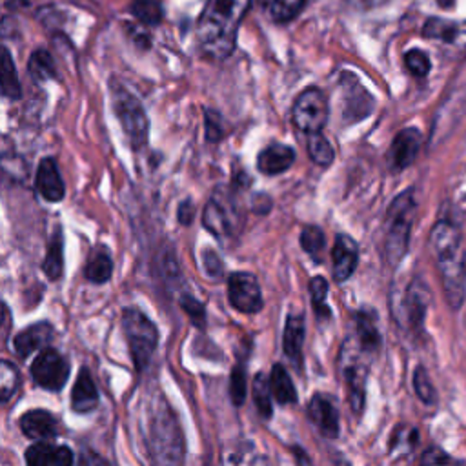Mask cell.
<instances>
[{"mask_svg":"<svg viewBox=\"0 0 466 466\" xmlns=\"http://www.w3.org/2000/svg\"><path fill=\"white\" fill-rule=\"evenodd\" d=\"M251 0H208L197 22L200 51L213 60L228 58L237 44L238 25Z\"/></svg>","mask_w":466,"mask_h":466,"instance_id":"obj_1","label":"cell"},{"mask_svg":"<svg viewBox=\"0 0 466 466\" xmlns=\"http://www.w3.org/2000/svg\"><path fill=\"white\" fill-rule=\"evenodd\" d=\"M430 246L444 297L451 309H459L466 297V249L459 228L446 218L439 220L430 233Z\"/></svg>","mask_w":466,"mask_h":466,"instance_id":"obj_2","label":"cell"},{"mask_svg":"<svg viewBox=\"0 0 466 466\" xmlns=\"http://www.w3.org/2000/svg\"><path fill=\"white\" fill-rule=\"evenodd\" d=\"M415 208L417 204L411 189L397 195L388 208L384 220V258L390 266H397L408 251Z\"/></svg>","mask_w":466,"mask_h":466,"instance_id":"obj_3","label":"cell"},{"mask_svg":"<svg viewBox=\"0 0 466 466\" xmlns=\"http://www.w3.org/2000/svg\"><path fill=\"white\" fill-rule=\"evenodd\" d=\"M149 448L160 466H182L184 462V435L167 404L155 410L149 424Z\"/></svg>","mask_w":466,"mask_h":466,"instance_id":"obj_4","label":"cell"},{"mask_svg":"<svg viewBox=\"0 0 466 466\" xmlns=\"http://www.w3.org/2000/svg\"><path fill=\"white\" fill-rule=\"evenodd\" d=\"M122 328L129 346L131 359L137 370H144L158 342V333L155 324L137 308H126L122 311Z\"/></svg>","mask_w":466,"mask_h":466,"instance_id":"obj_5","label":"cell"},{"mask_svg":"<svg viewBox=\"0 0 466 466\" xmlns=\"http://www.w3.org/2000/svg\"><path fill=\"white\" fill-rule=\"evenodd\" d=\"M111 100L115 115L120 120V126L129 138V144L135 149L142 147L147 142L149 122L140 100L115 80L111 82Z\"/></svg>","mask_w":466,"mask_h":466,"instance_id":"obj_6","label":"cell"},{"mask_svg":"<svg viewBox=\"0 0 466 466\" xmlns=\"http://www.w3.org/2000/svg\"><path fill=\"white\" fill-rule=\"evenodd\" d=\"M328 113L329 109L326 95L319 87H306L293 104L291 118L300 131L311 135L322 131L328 120Z\"/></svg>","mask_w":466,"mask_h":466,"instance_id":"obj_7","label":"cell"},{"mask_svg":"<svg viewBox=\"0 0 466 466\" xmlns=\"http://www.w3.org/2000/svg\"><path fill=\"white\" fill-rule=\"evenodd\" d=\"M204 228L220 240L235 237L242 224V217L235 202L228 195H215L204 208L202 215Z\"/></svg>","mask_w":466,"mask_h":466,"instance_id":"obj_8","label":"cell"},{"mask_svg":"<svg viewBox=\"0 0 466 466\" xmlns=\"http://www.w3.org/2000/svg\"><path fill=\"white\" fill-rule=\"evenodd\" d=\"M31 375L35 382L49 391H58L64 388L69 377L67 360L55 350H42L31 364Z\"/></svg>","mask_w":466,"mask_h":466,"instance_id":"obj_9","label":"cell"},{"mask_svg":"<svg viewBox=\"0 0 466 466\" xmlns=\"http://www.w3.org/2000/svg\"><path fill=\"white\" fill-rule=\"evenodd\" d=\"M229 304L242 313H257L262 308V293L251 273L237 271L228 279Z\"/></svg>","mask_w":466,"mask_h":466,"instance_id":"obj_10","label":"cell"},{"mask_svg":"<svg viewBox=\"0 0 466 466\" xmlns=\"http://www.w3.org/2000/svg\"><path fill=\"white\" fill-rule=\"evenodd\" d=\"M340 86H342V115L346 122H357L368 116L373 111L375 100L373 96L360 86L357 76L351 73L340 75Z\"/></svg>","mask_w":466,"mask_h":466,"instance_id":"obj_11","label":"cell"},{"mask_svg":"<svg viewBox=\"0 0 466 466\" xmlns=\"http://www.w3.org/2000/svg\"><path fill=\"white\" fill-rule=\"evenodd\" d=\"M340 368L348 384V400L351 404V408L360 413L362 406H364V390H366V368L364 362L360 360V357L357 355V351H353V348H348V344L342 346L340 350Z\"/></svg>","mask_w":466,"mask_h":466,"instance_id":"obj_12","label":"cell"},{"mask_svg":"<svg viewBox=\"0 0 466 466\" xmlns=\"http://www.w3.org/2000/svg\"><path fill=\"white\" fill-rule=\"evenodd\" d=\"M420 142H422V137H420L419 129L406 127V129L399 131L393 137L391 146L388 149L390 167L393 171H400V169L408 167L417 158V153L420 149Z\"/></svg>","mask_w":466,"mask_h":466,"instance_id":"obj_13","label":"cell"},{"mask_svg":"<svg viewBox=\"0 0 466 466\" xmlns=\"http://www.w3.org/2000/svg\"><path fill=\"white\" fill-rule=\"evenodd\" d=\"M331 258H333V279L337 282L348 280L359 262V248L357 242L350 235H337L335 244L331 249Z\"/></svg>","mask_w":466,"mask_h":466,"instance_id":"obj_14","label":"cell"},{"mask_svg":"<svg viewBox=\"0 0 466 466\" xmlns=\"http://www.w3.org/2000/svg\"><path fill=\"white\" fill-rule=\"evenodd\" d=\"M422 35L431 40H439L446 46H451L455 51L466 53V22L455 24L451 20L442 18H430L424 27Z\"/></svg>","mask_w":466,"mask_h":466,"instance_id":"obj_15","label":"cell"},{"mask_svg":"<svg viewBox=\"0 0 466 466\" xmlns=\"http://www.w3.org/2000/svg\"><path fill=\"white\" fill-rule=\"evenodd\" d=\"M308 415L317 430L328 437L335 439L339 435V413L335 404L322 393H315L308 404Z\"/></svg>","mask_w":466,"mask_h":466,"instance_id":"obj_16","label":"cell"},{"mask_svg":"<svg viewBox=\"0 0 466 466\" xmlns=\"http://www.w3.org/2000/svg\"><path fill=\"white\" fill-rule=\"evenodd\" d=\"M35 187L38 195L49 202H58L64 198L66 187L62 182V177L58 173V166L53 158H44L38 164Z\"/></svg>","mask_w":466,"mask_h":466,"instance_id":"obj_17","label":"cell"},{"mask_svg":"<svg viewBox=\"0 0 466 466\" xmlns=\"http://www.w3.org/2000/svg\"><path fill=\"white\" fill-rule=\"evenodd\" d=\"M428 306H430V291L420 279H415L408 286L406 297H404L406 319L413 329H420L426 311H428Z\"/></svg>","mask_w":466,"mask_h":466,"instance_id":"obj_18","label":"cell"},{"mask_svg":"<svg viewBox=\"0 0 466 466\" xmlns=\"http://www.w3.org/2000/svg\"><path fill=\"white\" fill-rule=\"evenodd\" d=\"M295 160V151L286 144H269L266 146L258 157H257V167L264 175H277L284 173L288 167H291Z\"/></svg>","mask_w":466,"mask_h":466,"instance_id":"obj_19","label":"cell"},{"mask_svg":"<svg viewBox=\"0 0 466 466\" xmlns=\"http://www.w3.org/2000/svg\"><path fill=\"white\" fill-rule=\"evenodd\" d=\"M53 339V326L49 322H36L22 329L15 337V350L20 357H27L33 351L44 348Z\"/></svg>","mask_w":466,"mask_h":466,"instance_id":"obj_20","label":"cell"},{"mask_svg":"<svg viewBox=\"0 0 466 466\" xmlns=\"http://www.w3.org/2000/svg\"><path fill=\"white\" fill-rule=\"evenodd\" d=\"M20 430L29 439L44 441L56 435V420L49 411L31 410L20 417Z\"/></svg>","mask_w":466,"mask_h":466,"instance_id":"obj_21","label":"cell"},{"mask_svg":"<svg viewBox=\"0 0 466 466\" xmlns=\"http://www.w3.org/2000/svg\"><path fill=\"white\" fill-rule=\"evenodd\" d=\"M98 404V391L91 379V373L82 368L78 371V377L75 380L73 391H71V408L78 413H86L95 410Z\"/></svg>","mask_w":466,"mask_h":466,"instance_id":"obj_22","label":"cell"},{"mask_svg":"<svg viewBox=\"0 0 466 466\" xmlns=\"http://www.w3.org/2000/svg\"><path fill=\"white\" fill-rule=\"evenodd\" d=\"M284 353L297 364L300 366L302 360V344H304V320L300 315H289L286 319V328H284Z\"/></svg>","mask_w":466,"mask_h":466,"instance_id":"obj_23","label":"cell"},{"mask_svg":"<svg viewBox=\"0 0 466 466\" xmlns=\"http://www.w3.org/2000/svg\"><path fill=\"white\" fill-rule=\"evenodd\" d=\"M269 384H271V393L273 399L279 404H291L297 400V391L295 386L289 379V373L286 371V368L282 364H275L271 368V377H269Z\"/></svg>","mask_w":466,"mask_h":466,"instance_id":"obj_24","label":"cell"},{"mask_svg":"<svg viewBox=\"0 0 466 466\" xmlns=\"http://www.w3.org/2000/svg\"><path fill=\"white\" fill-rule=\"evenodd\" d=\"M44 273L47 275L49 280H56L62 277V269H64V240H62V233L60 229L53 235L49 246H47V253L42 264Z\"/></svg>","mask_w":466,"mask_h":466,"instance_id":"obj_25","label":"cell"},{"mask_svg":"<svg viewBox=\"0 0 466 466\" xmlns=\"http://www.w3.org/2000/svg\"><path fill=\"white\" fill-rule=\"evenodd\" d=\"M355 322L360 348H364V351H375L380 342V335L375 326V317L370 311L362 309L355 315Z\"/></svg>","mask_w":466,"mask_h":466,"instance_id":"obj_26","label":"cell"},{"mask_svg":"<svg viewBox=\"0 0 466 466\" xmlns=\"http://www.w3.org/2000/svg\"><path fill=\"white\" fill-rule=\"evenodd\" d=\"M113 273V260L106 249L95 251L86 264V277L89 282L104 284Z\"/></svg>","mask_w":466,"mask_h":466,"instance_id":"obj_27","label":"cell"},{"mask_svg":"<svg viewBox=\"0 0 466 466\" xmlns=\"http://www.w3.org/2000/svg\"><path fill=\"white\" fill-rule=\"evenodd\" d=\"M27 71L36 82H44V80L56 76L55 60L49 55V51H46V49H36L31 53L29 62H27Z\"/></svg>","mask_w":466,"mask_h":466,"instance_id":"obj_28","label":"cell"},{"mask_svg":"<svg viewBox=\"0 0 466 466\" xmlns=\"http://www.w3.org/2000/svg\"><path fill=\"white\" fill-rule=\"evenodd\" d=\"M0 78H2V93L7 98H20L22 89L16 76V69L7 47H2V64H0Z\"/></svg>","mask_w":466,"mask_h":466,"instance_id":"obj_29","label":"cell"},{"mask_svg":"<svg viewBox=\"0 0 466 466\" xmlns=\"http://www.w3.org/2000/svg\"><path fill=\"white\" fill-rule=\"evenodd\" d=\"M306 147H308L309 158H311L317 166L328 167V166L333 162V158H335V151H333L329 140H328L322 133H311V135H308Z\"/></svg>","mask_w":466,"mask_h":466,"instance_id":"obj_30","label":"cell"},{"mask_svg":"<svg viewBox=\"0 0 466 466\" xmlns=\"http://www.w3.org/2000/svg\"><path fill=\"white\" fill-rule=\"evenodd\" d=\"M251 390H253V400L257 404V410L260 415L264 417H271V384L268 380V377L264 373H257L255 379H253V384H251Z\"/></svg>","mask_w":466,"mask_h":466,"instance_id":"obj_31","label":"cell"},{"mask_svg":"<svg viewBox=\"0 0 466 466\" xmlns=\"http://www.w3.org/2000/svg\"><path fill=\"white\" fill-rule=\"evenodd\" d=\"M131 13L144 25H157L164 16L162 5L157 0H133Z\"/></svg>","mask_w":466,"mask_h":466,"instance_id":"obj_32","label":"cell"},{"mask_svg":"<svg viewBox=\"0 0 466 466\" xmlns=\"http://www.w3.org/2000/svg\"><path fill=\"white\" fill-rule=\"evenodd\" d=\"M304 7V0H269V16L275 22L293 20Z\"/></svg>","mask_w":466,"mask_h":466,"instance_id":"obj_33","label":"cell"},{"mask_svg":"<svg viewBox=\"0 0 466 466\" xmlns=\"http://www.w3.org/2000/svg\"><path fill=\"white\" fill-rule=\"evenodd\" d=\"M300 246L313 260H319L320 253H322V248H324L322 229L317 228V226H306L300 231Z\"/></svg>","mask_w":466,"mask_h":466,"instance_id":"obj_34","label":"cell"},{"mask_svg":"<svg viewBox=\"0 0 466 466\" xmlns=\"http://www.w3.org/2000/svg\"><path fill=\"white\" fill-rule=\"evenodd\" d=\"M309 295L313 308L319 317H329V308L326 306V297H328V282L324 277L317 275L309 280Z\"/></svg>","mask_w":466,"mask_h":466,"instance_id":"obj_35","label":"cell"},{"mask_svg":"<svg viewBox=\"0 0 466 466\" xmlns=\"http://www.w3.org/2000/svg\"><path fill=\"white\" fill-rule=\"evenodd\" d=\"M55 448L49 442L38 441L25 450V466H51Z\"/></svg>","mask_w":466,"mask_h":466,"instance_id":"obj_36","label":"cell"},{"mask_svg":"<svg viewBox=\"0 0 466 466\" xmlns=\"http://www.w3.org/2000/svg\"><path fill=\"white\" fill-rule=\"evenodd\" d=\"M413 388H415V393L417 397L424 402V404H435L437 400V393H435V388L426 373V370L422 366H419L413 373Z\"/></svg>","mask_w":466,"mask_h":466,"instance_id":"obj_37","label":"cell"},{"mask_svg":"<svg viewBox=\"0 0 466 466\" xmlns=\"http://www.w3.org/2000/svg\"><path fill=\"white\" fill-rule=\"evenodd\" d=\"M0 368H2V371H0V377H2L0 379V393H2V400L7 402L18 388V371L9 360H2Z\"/></svg>","mask_w":466,"mask_h":466,"instance_id":"obj_38","label":"cell"},{"mask_svg":"<svg viewBox=\"0 0 466 466\" xmlns=\"http://www.w3.org/2000/svg\"><path fill=\"white\" fill-rule=\"evenodd\" d=\"M404 64L413 76H426L430 71V58L420 49H410L404 55Z\"/></svg>","mask_w":466,"mask_h":466,"instance_id":"obj_39","label":"cell"},{"mask_svg":"<svg viewBox=\"0 0 466 466\" xmlns=\"http://www.w3.org/2000/svg\"><path fill=\"white\" fill-rule=\"evenodd\" d=\"M229 395L235 406H240L246 399V373L242 366H235L229 379Z\"/></svg>","mask_w":466,"mask_h":466,"instance_id":"obj_40","label":"cell"},{"mask_svg":"<svg viewBox=\"0 0 466 466\" xmlns=\"http://www.w3.org/2000/svg\"><path fill=\"white\" fill-rule=\"evenodd\" d=\"M204 122H206V138L209 142H218L224 135L220 115L213 109H206L204 111Z\"/></svg>","mask_w":466,"mask_h":466,"instance_id":"obj_41","label":"cell"},{"mask_svg":"<svg viewBox=\"0 0 466 466\" xmlns=\"http://www.w3.org/2000/svg\"><path fill=\"white\" fill-rule=\"evenodd\" d=\"M180 306H182V309L189 315V319L197 324V326H204L206 324V311H204V306L197 300V299H193L191 295H184L182 299H180Z\"/></svg>","mask_w":466,"mask_h":466,"instance_id":"obj_42","label":"cell"},{"mask_svg":"<svg viewBox=\"0 0 466 466\" xmlns=\"http://www.w3.org/2000/svg\"><path fill=\"white\" fill-rule=\"evenodd\" d=\"M51 466H73V451L67 446L55 448Z\"/></svg>","mask_w":466,"mask_h":466,"instance_id":"obj_43","label":"cell"},{"mask_svg":"<svg viewBox=\"0 0 466 466\" xmlns=\"http://www.w3.org/2000/svg\"><path fill=\"white\" fill-rule=\"evenodd\" d=\"M204 268H206V271H208L209 275H213V277H217V275L222 273V262H220V258L215 255V251H211V249L206 251V255H204Z\"/></svg>","mask_w":466,"mask_h":466,"instance_id":"obj_44","label":"cell"},{"mask_svg":"<svg viewBox=\"0 0 466 466\" xmlns=\"http://www.w3.org/2000/svg\"><path fill=\"white\" fill-rule=\"evenodd\" d=\"M127 29H129V35L133 36V40L140 46V47H144V49H147L149 47V33L146 31V27H142V25H127Z\"/></svg>","mask_w":466,"mask_h":466,"instance_id":"obj_45","label":"cell"},{"mask_svg":"<svg viewBox=\"0 0 466 466\" xmlns=\"http://www.w3.org/2000/svg\"><path fill=\"white\" fill-rule=\"evenodd\" d=\"M448 455H444V451L441 450H428L424 455H422V461L420 464L422 466H435V464H442V462H448Z\"/></svg>","mask_w":466,"mask_h":466,"instance_id":"obj_46","label":"cell"},{"mask_svg":"<svg viewBox=\"0 0 466 466\" xmlns=\"http://www.w3.org/2000/svg\"><path fill=\"white\" fill-rule=\"evenodd\" d=\"M193 215H195L193 202H191V200H184V202H180V206H178V213H177L178 222H180V224H184V226H189V224L193 222Z\"/></svg>","mask_w":466,"mask_h":466,"instance_id":"obj_47","label":"cell"},{"mask_svg":"<svg viewBox=\"0 0 466 466\" xmlns=\"http://www.w3.org/2000/svg\"><path fill=\"white\" fill-rule=\"evenodd\" d=\"M78 466H107V462L95 451H82L78 457Z\"/></svg>","mask_w":466,"mask_h":466,"instance_id":"obj_48","label":"cell"},{"mask_svg":"<svg viewBox=\"0 0 466 466\" xmlns=\"http://www.w3.org/2000/svg\"><path fill=\"white\" fill-rule=\"evenodd\" d=\"M295 457L299 459V466H309V459L300 448H295Z\"/></svg>","mask_w":466,"mask_h":466,"instance_id":"obj_49","label":"cell"},{"mask_svg":"<svg viewBox=\"0 0 466 466\" xmlns=\"http://www.w3.org/2000/svg\"><path fill=\"white\" fill-rule=\"evenodd\" d=\"M437 4H439L441 7H444V9H450V7H453L455 0H437Z\"/></svg>","mask_w":466,"mask_h":466,"instance_id":"obj_50","label":"cell"}]
</instances>
